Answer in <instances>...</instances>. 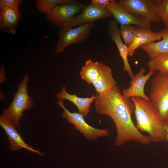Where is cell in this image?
Listing matches in <instances>:
<instances>
[{
    "mask_svg": "<svg viewBox=\"0 0 168 168\" xmlns=\"http://www.w3.org/2000/svg\"><path fill=\"white\" fill-rule=\"evenodd\" d=\"M94 101L96 112L109 116L115 125L116 146H120L128 142L136 141L144 145L151 142L149 136L143 134L132 120L134 103L121 93L117 85L105 93L97 94Z\"/></svg>",
    "mask_w": 168,
    "mask_h": 168,
    "instance_id": "6da1fadb",
    "label": "cell"
},
{
    "mask_svg": "<svg viewBox=\"0 0 168 168\" xmlns=\"http://www.w3.org/2000/svg\"><path fill=\"white\" fill-rule=\"evenodd\" d=\"M131 100L135 106L138 129L148 133L151 142L157 143L166 141L165 121L155 105L151 100L139 97H133Z\"/></svg>",
    "mask_w": 168,
    "mask_h": 168,
    "instance_id": "7a4b0ae2",
    "label": "cell"
},
{
    "mask_svg": "<svg viewBox=\"0 0 168 168\" xmlns=\"http://www.w3.org/2000/svg\"><path fill=\"white\" fill-rule=\"evenodd\" d=\"M29 77L25 74L17 86V91L14 94L10 105L2 112V115L12 122L20 129V121L23 116V112L29 110L34 105L33 100L28 94V83Z\"/></svg>",
    "mask_w": 168,
    "mask_h": 168,
    "instance_id": "3957f363",
    "label": "cell"
},
{
    "mask_svg": "<svg viewBox=\"0 0 168 168\" xmlns=\"http://www.w3.org/2000/svg\"><path fill=\"white\" fill-rule=\"evenodd\" d=\"M149 96L165 121L168 115V73L158 72L151 81Z\"/></svg>",
    "mask_w": 168,
    "mask_h": 168,
    "instance_id": "277c9868",
    "label": "cell"
},
{
    "mask_svg": "<svg viewBox=\"0 0 168 168\" xmlns=\"http://www.w3.org/2000/svg\"><path fill=\"white\" fill-rule=\"evenodd\" d=\"M94 22H91L63 30L58 32V38L56 44L55 53L63 52L65 49L71 44H80L86 41L91 30L94 28Z\"/></svg>",
    "mask_w": 168,
    "mask_h": 168,
    "instance_id": "5b68a950",
    "label": "cell"
},
{
    "mask_svg": "<svg viewBox=\"0 0 168 168\" xmlns=\"http://www.w3.org/2000/svg\"><path fill=\"white\" fill-rule=\"evenodd\" d=\"M57 104L63 110L62 116L68 122L73 124L75 128L82 133L88 141H94L98 138L109 135L108 129L96 128L89 125L85 121L82 114L75 112H70L65 107L62 100L58 99Z\"/></svg>",
    "mask_w": 168,
    "mask_h": 168,
    "instance_id": "8992f818",
    "label": "cell"
},
{
    "mask_svg": "<svg viewBox=\"0 0 168 168\" xmlns=\"http://www.w3.org/2000/svg\"><path fill=\"white\" fill-rule=\"evenodd\" d=\"M85 6L80 1L72 0L70 2L56 6L46 14V17L55 26L62 29Z\"/></svg>",
    "mask_w": 168,
    "mask_h": 168,
    "instance_id": "52a82bcc",
    "label": "cell"
},
{
    "mask_svg": "<svg viewBox=\"0 0 168 168\" xmlns=\"http://www.w3.org/2000/svg\"><path fill=\"white\" fill-rule=\"evenodd\" d=\"M118 3L127 10L151 22L160 21L157 14V7L154 1L120 0Z\"/></svg>",
    "mask_w": 168,
    "mask_h": 168,
    "instance_id": "ba28073f",
    "label": "cell"
},
{
    "mask_svg": "<svg viewBox=\"0 0 168 168\" xmlns=\"http://www.w3.org/2000/svg\"><path fill=\"white\" fill-rule=\"evenodd\" d=\"M112 15L106 6L100 5L92 2L85 6L79 15L76 16L64 26L62 29L65 30L73 26L96 20L109 17Z\"/></svg>",
    "mask_w": 168,
    "mask_h": 168,
    "instance_id": "9c48e42d",
    "label": "cell"
},
{
    "mask_svg": "<svg viewBox=\"0 0 168 168\" xmlns=\"http://www.w3.org/2000/svg\"><path fill=\"white\" fill-rule=\"evenodd\" d=\"M106 7L113 16L115 21L120 25H134L151 30L150 22L127 10L116 0H111L110 3L106 6Z\"/></svg>",
    "mask_w": 168,
    "mask_h": 168,
    "instance_id": "30bf717a",
    "label": "cell"
},
{
    "mask_svg": "<svg viewBox=\"0 0 168 168\" xmlns=\"http://www.w3.org/2000/svg\"><path fill=\"white\" fill-rule=\"evenodd\" d=\"M0 125L4 130L7 136L10 150L16 151L21 148H24L41 156L44 155L43 152L34 149L26 143L23 140L21 135L17 131L16 126L2 115L0 116Z\"/></svg>",
    "mask_w": 168,
    "mask_h": 168,
    "instance_id": "8fae6325",
    "label": "cell"
},
{
    "mask_svg": "<svg viewBox=\"0 0 168 168\" xmlns=\"http://www.w3.org/2000/svg\"><path fill=\"white\" fill-rule=\"evenodd\" d=\"M145 68L142 67L138 73L131 78L130 86L123 91L122 94L124 96L128 98L137 97L151 100L144 92V87L148 80L155 72L149 71L145 74Z\"/></svg>",
    "mask_w": 168,
    "mask_h": 168,
    "instance_id": "7c38bea8",
    "label": "cell"
},
{
    "mask_svg": "<svg viewBox=\"0 0 168 168\" xmlns=\"http://www.w3.org/2000/svg\"><path fill=\"white\" fill-rule=\"evenodd\" d=\"M134 38L131 44L128 47V55L132 56L136 50L141 46L156 42L161 39L159 32L139 26H133Z\"/></svg>",
    "mask_w": 168,
    "mask_h": 168,
    "instance_id": "4fadbf2b",
    "label": "cell"
},
{
    "mask_svg": "<svg viewBox=\"0 0 168 168\" xmlns=\"http://www.w3.org/2000/svg\"><path fill=\"white\" fill-rule=\"evenodd\" d=\"M108 33L116 44L120 55L124 63L123 71L127 72L131 78L133 77V74L128 60V46L124 43L121 39L120 29L117 22L114 21L110 22L108 26Z\"/></svg>",
    "mask_w": 168,
    "mask_h": 168,
    "instance_id": "5bb4252c",
    "label": "cell"
},
{
    "mask_svg": "<svg viewBox=\"0 0 168 168\" xmlns=\"http://www.w3.org/2000/svg\"><path fill=\"white\" fill-rule=\"evenodd\" d=\"M55 97L58 100H67L72 102L77 107L79 113L85 117L89 114L91 104L96 98V96H94L82 98L77 96L76 94H71L67 92L66 85L63 86L59 92L55 94Z\"/></svg>",
    "mask_w": 168,
    "mask_h": 168,
    "instance_id": "9a60e30c",
    "label": "cell"
},
{
    "mask_svg": "<svg viewBox=\"0 0 168 168\" xmlns=\"http://www.w3.org/2000/svg\"><path fill=\"white\" fill-rule=\"evenodd\" d=\"M92 84L97 94L105 93L116 86L111 69L105 64L100 62L99 75L97 80Z\"/></svg>",
    "mask_w": 168,
    "mask_h": 168,
    "instance_id": "2e32d148",
    "label": "cell"
},
{
    "mask_svg": "<svg viewBox=\"0 0 168 168\" xmlns=\"http://www.w3.org/2000/svg\"><path fill=\"white\" fill-rule=\"evenodd\" d=\"M0 30L10 34L16 31L21 13L19 11L8 8L0 9Z\"/></svg>",
    "mask_w": 168,
    "mask_h": 168,
    "instance_id": "e0dca14e",
    "label": "cell"
},
{
    "mask_svg": "<svg viewBox=\"0 0 168 168\" xmlns=\"http://www.w3.org/2000/svg\"><path fill=\"white\" fill-rule=\"evenodd\" d=\"M159 32L161 37V40L140 47L147 54L150 59L160 54L168 53V28H164Z\"/></svg>",
    "mask_w": 168,
    "mask_h": 168,
    "instance_id": "ac0fdd59",
    "label": "cell"
},
{
    "mask_svg": "<svg viewBox=\"0 0 168 168\" xmlns=\"http://www.w3.org/2000/svg\"><path fill=\"white\" fill-rule=\"evenodd\" d=\"M100 73V62L89 59L85 63L80 74L82 78L90 84H93L97 79Z\"/></svg>",
    "mask_w": 168,
    "mask_h": 168,
    "instance_id": "d6986e66",
    "label": "cell"
},
{
    "mask_svg": "<svg viewBox=\"0 0 168 168\" xmlns=\"http://www.w3.org/2000/svg\"><path fill=\"white\" fill-rule=\"evenodd\" d=\"M147 66L149 71L168 73V53L160 54L150 59Z\"/></svg>",
    "mask_w": 168,
    "mask_h": 168,
    "instance_id": "ffe728a7",
    "label": "cell"
},
{
    "mask_svg": "<svg viewBox=\"0 0 168 168\" xmlns=\"http://www.w3.org/2000/svg\"><path fill=\"white\" fill-rule=\"evenodd\" d=\"M72 0H36V7L40 13L46 14L55 6L70 2Z\"/></svg>",
    "mask_w": 168,
    "mask_h": 168,
    "instance_id": "44dd1931",
    "label": "cell"
},
{
    "mask_svg": "<svg viewBox=\"0 0 168 168\" xmlns=\"http://www.w3.org/2000/svg\"><path fill=\"white\" fill-rule=\"evenodd\" d=\"M157 8V14L160 21L168 28V0H153Z\"/></svg>",
    "mask_w": 168,
    "mask_h": 168,
    "instance_id": "7402d4cb",
    "label": "cell"
},
{
    "mask_svg": "<svg viewBox=\"0 0 168 168\" xmlns=\"http://www.w3.org/2000/svg\"><path fill=\"white\" fill-rule=\"evenodd\" d=\"M132 27L130 25H120V32L121 36L122 37L124 44L128 47L132 43L134 38Z\"/></svg>",
    "mask_w": 168,
    "mask_h": 168,
    "instance_id": "603a6c76",
    "label": "cell"
},
{
    "mask_svg": "<svg viewBox=\"0 0 168 168\" xmlns=\"http://www.w3.org/2000/svg\"><path fill=\"white\" fill-rule=\"evenodd\" d=\"M22 2V0H0V9L6 7L19 11Z\"/></svg>",
    "mask_w": 168,
    "mask_h": 168,
    "instance_id": "cb8c5ba5",
    "label": "cell"
},
{
    "mask_svg": "<svg viewBox=\"0 0 168 168\" xmlns=\"http://www.w3.org/2000/svg\"><path fill=\"white\" fill-rule=\"evenodd\" d=\"M6 71L5 66L2 65L0 67V84L5 82L7 78L6 77Z\"/></svg>",
    "mask_w": 168,
    "mask_h": 168,
    "instance_id": "d4e9b609",
    "label": "cell"
},
{
    "mask_svg": "<svg viewBox=\"0 0 168 168\" xmlns=\"http://www.w3.org/2000/svg\"><path fill=\"white\" fill-rule=\"evenodd\" d=\"M111 0H92L91 2L98 4L107 6L110 3Z\"/></svg>",
    "mask_w": 168,
    "mask_h": 168,
    "instance_id": "484cf974",
    "label": "cell"
},
{
    "mask_svg": "<svg viewBox=\"0 0 168 168\" xmlns=\"http://www.w3.org/2000/svg\"><path fill=\"white\" fill-rule=\"evenodd\" d=\"M164 124L167 132V141H168V122L165 121Z\"/></svg>",
    "mask_w": 168,
    "mask_h": 168,
    "instance_id": "4316f807",
    "label": "cell"
},
{
    "mask_svg": "<svg viewBox=\"0 0 168 168\" xmlns=\"http://www.w3.org/2000/svg\"><path fill=\"white\" fill-rule=\"evenodd\" d=\"M6 98L4 94L1 91H0V99L1 100H3Z\"/></svg>",
    "mask_w": 168,
    "mask_h": 168,
    "instance_id": "83f0119b",
    "label": "cell"
},
{
    "mask_svg": "<svg viewBox=\"0 0 168 168\" xmlns=\"http://www.w3.org/2000/svg\"><path fill=\"white\" fill-rule=\"evenodd\" d=\"M165 121L168 122V115L167 116V117H166Z\"/></svg>",
    "mask_w": 168,
    "mask_h": 168,
    "instance_id": "f1b7e54d",
    "label": "cell"
}]
</instances>
